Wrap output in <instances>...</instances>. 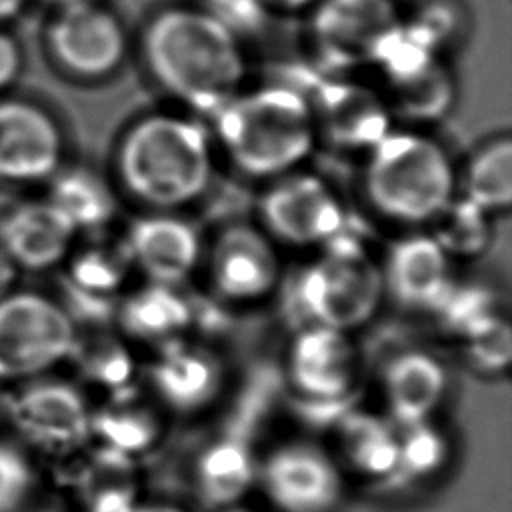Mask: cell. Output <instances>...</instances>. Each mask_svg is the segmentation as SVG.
<instances>
[{"label":"cell","mask_w":512,"mask_h":512,"mask_svg":"<svg viewBox=\"0 0 512 512\" xmlns=\"http://www.w3.org/2000/svg\"><path fill=\"white\" fill-rule=\"evenodd\" d=\"M140 50L150 78L200 114L220 110L246 78L240 36L204 8L160 10L148 20Z\"/></svg>","instance_id":"6da1fadb"},{"label":"cell","mask_w":512,"mask_h":512,"mask_svg":"<svg viewBox=\"0 0 512 512\" xmlns=\"http://www.w3.org/2000/svg\"><path fill=\"white\" fill-rule=\"evenodd\" d=\"M114 170L132 200L150 210L174 212L208 190L214 174L212 142L192 118L150 112L122 132Z\"/></svg>","instance_id":"7a4b0ae2"},{"label":"cell","mask_w":512,"mask_h":512,"mask_svg":"<svg viewBox=\"0 0 512 512\" xmlns=\"http://www.w3.org/2000/svg\"><path fill=\"white\" fill-rule=\"evenodd\" d=\"M212 120L224 156L248 178L274 180L298 170L318 142L306 92L288 84L240 90Z\"/></svg>","instance_id":"3957f363"},{"label":"cell","mask_w":512,"mask_h":512,"mask_svg":"<svg viewBox=\"0 0 512 512\" xmlns=\"http://www.w3.org/2000/svg\"><path fill=\"white\" fill-rule=\"evenodd\" d=\"M456 184L448 152L426 134L392 128L366 152L364 196L390 222L428 224L454 198Z\"/></svg>","instance_id":"277c9868"},{"label":"cell","mask_w":512,"mask_h":512,"mask_svg":"<svg viewBox=\"0 0 512 512\" xmlns=\"http://www.w3.org/2000/svg\"><path fill=\"white\" fill-rule=\"evenodd\" d=\"M382 268L356 240L336 236L302 270L296 300L308 324L354 332L368 324L384 300Z\"/></svg>","instance_id":"5b68a950"},{"label":"cell","mask_w":512,"mask_h":512,"mask_svg":"<svg viewBox=\"0 0 512 512\" xmlns=\"http://www.w3.org/2000/svg\"><path fill=\"white\" fill-rule=\"evenodd\" d=\"M72 316L54 300L20 292L0 298V378H32L70 358Z\"/></svg>","instance_id":"8992f818"},{"label":"cell","mask_w":512,"mask_h":512,"mask_svg":"<svg viewBox=\"0 0 512 512\" xmlns=\"http://www.w3.org/2000/svg\"><path fill=\"white\" fill-rule=\"evenodd\" d=\"M258 220L276 244L322 248L344 232L346 212L324 178L298 168L270 180L258 198Z\"/></svg>","instance_id":"52a82bcc"},{"label":"cell","mask_w":512,"mask_h":512,"mask_svg":"<svg viewBox=\"0 0 512 512\" xmlns=\"http://www.w3.org/2000/svg\"><path fill=\"white\" fill-rule=\"evenodd\" d=\"M286 376L290 388L310 406L342 404L360 376L352 332L306 324L288 346Z\"/></svg>","instance_id":"ba28073f"},{"label":"cell","mask_w":512,"mask_h":512,"mask_svg":"<svg viewBox=\"0 0 512 512\" xmlns=\"http://www.w3.org/2000/svg\"><path fill=\"white\" fill-rule=\"evenodd\" d=\"M48 44L56 62L84 80L112 76L128 54V34L118 16L92 0L62 6Z\"/></svg>","instance_id":"9c48e42d"},{"label":"cell","mask_w":512,"mask_h":512,"mask_svg":"<svg viewBox=\"0 0 512 512\" xmlns=\"http://www.w3.org/2000/svg\"><path fill=\"white\" fill-rule=\"evenodd\" d=\"M212 290L226 302L252 304L274 292L280 282L282 262L278 244L252 224L222 228L206 254Z\"/></svg>","instance_id":"30bf717a"},{"label":"cell","mask_w":512,"mask_h":512,"mask_svg":"<svg viewBox=\"0 0 512 512\" xmlns=\"http://www.w3.org/2000/svg\"><path fill=\"white\" fill-rule=\"evenodd\" d=\"M398 22L392 0H318L312 16L316 56L336 74L372 64Z\"/></svg>","instance_id":"8fae6325"},{"label":"cell","mask_w":512,"mask_h":512,"mask_svg":"<svg viewBox=\"0 0 512 512\" xmlns=\"http://www.w3.org/2000/svg\"><path fill=\"white\" fill-rule=\"evenodd\" d=\"M260 482L280 512H332L342 496L338 464L302 440L276 446L260 466Z\"/></svg>","instance_id":"7c38bea8"},{"label":"cell","mask_w":512,"mask_h":512,"mask_svg":"<svg viewBox=\"0 0 512 512\" xmlns=\"http://www.w3.org/2000/svg\"><path fill=\"white\" fill-rule=\"evenodd\" d=\"M318 138L348 152H368L392 130V114L382 94L348 78L320 82L306 94Z\"/></svg>","instance_id":"4fadbf2b"},{"label":"cell","mask_w":512,"mask_h":512,"mask_svg":"<svg viewBox=\"0 0 512 512\" xmlns=\"http://www.w3.org/2000/svg\"><path fill=\"white\" fill-rule=\"evenodd\" d=\"M122 246L132 268L146 282L168 286H178L190 278L204 256L196 226L174 212L158 210L132 220Z\"/></svg>","instance_id":"5bb4252c"},{"label":"cell","mask_w":512,"mask_h":512,"mask_svg":"<svg viewBox=\"0 0 512 512\" xmlns=\"http://www.w3.org/2000/svg\"><path fill=\"white\" fill-rule=\"evenodd\" d=\"M148 382L160 406L194 414L222 392L224 364L212 348L184 336L156 348L148 364Z\"/></svg>","instance_id":"9a60e30c"},{"label":"cell","mask_w":512,"mask_h":512,"mask_svg":"<svg viewBox=\"0 0 512 512\" xmlns=\"http://www.w3.org/2000/svg\"><path fill=\"white\" fill-rule=\"evenodd\" d=\"M64 138L56 120L40 106L0 102V178L38 182L60 170Z\"/></svg>","instance_id":"2e32d148"},{"label":"cell","mask_w":512,"mask_h":512,"mask_svg":"<svg viewBox=\"0 0 512 512\" xmlns=\"http://www.w3.org/2000/svg\"><path fill=\"white\" fill-rule=\"evenodd\" d=\"M14 422L34 444L72 450L92 436V408L68 382L36 380L12 404Z\"/></svg>","instance_id":"e0dca14e"},{"label":"cell","mask_w":512,"mask_h":512,"mask_svg":"<svg viewBox=\"0 0 512 512\" xmlns=\"http://www.w3.org/2000/svg\"><path fill=\"white\" fill-rule=\"evenodd\" d=\"M384 292L410 310H436L452 288V258L430 234L396 240L380 264Z\"/></svg>","instance_id":"ac0fdd59"},{"label":"cell","mask_w":512,"mask_h":512,"mask_svg":"<svg viewBox=\"0 0 512 512\" xmlns=\"http://www.w3.org/2000/svg\"><path fill=\"white\" fill-rule=\"evenodd\" d=\"M384 406L398 428L430 422L448 390V372L428 350L408 348L390 356L382 368Z\"/></svg>","instance_id":"d6986e66"},{"label":"cell","mask_w":512,"mask_h":512,"mask_svg":"<svg viewBox=\"0 0 512 512\" xmlns=\"http://www.w3.org/2000/svg\"><path fill=\"white\" fill-rule=\"evenodd\" d=\"M76 234L72 222L50 200L18 204L0 220V248L14 264L32 270L62 262Z\"/></svg>","instance_id":"ffe728a7"},{"label":"cell","mask_w":512,"mask_h":512,"mask_svg":"<svg viewBox=\"0 0 512 512\" xmlns=\"http://www.w3.org/2000/svg\"><path fill=\"white\" fill-rule=\"evenodd\" d=\"M116 318L128 340L158 348L184 338L194 312L176 286L146 282L144 286L122 294Z\"/></svg>","instance_id":"44dd1931"},{"label":"cell","mask_w":512,"mask_h":512,"mask_svg":"<svg viewBox=\"0 0 512 512\" xmlns=\"http://www.w3.org/2000/svg\"><path fill=\"white\" fill-rule=\"evenodd\" d=\"M108 394V400L92 410V436L102 446L132 458L148 452L162 436L160 408L134 386Z\"/></svg>","instance_id":"7402d4cb"},{"label":"cell","mask_w":512,"mask_h":512,"mask_svg":"<svg viewBox=\"0 0 512 512\" xmlns=\"http://www.w3.org/2000/svg\"><path fill=\"white\" fill-rule=\"evenodd\" d=\"M384 100L392 118L396 116L410 124L438 122L454 106L456 82L438 58L416 74L386 82Z\"/></svg>","instance_id":"603a6c76"},{"label":"cell","mask_w":512,"mask_h":512,"mask_svg":"<svg viewBox=\"0 0 512 512\" xmlns=\"http://www.w3.org/2000/svg\"><path fill=\"white\" fill-rule=\"evenodd\" d=\"M82 232L104 228L116 214L112 184L92 168H66L54 174L48 198Z\"/></svg>","instance_id":"cb8c5ba5"},{"label":"cell","mask_w":512,"mask_h":512,"mask_svg":"<svg viewBox=\"0 0 512 512\" xmlns=\"http://www.w3.org/2000/svg\"><path fill=\"white\" fill-rule=\"evenodd\" d=\"M340 450L354 472L366 478H394L398 466V430L372 414H350L340 424Z\"/></svg>","instance_id":"d4e9b609"},{"label":"cell","mask_w":512,"mask_h":512,"mask_svg":"<svg viewBox=\"0 0 512 512\" xmlns=\"http://www.w3.org/2000/svg\"><path fill=\"white\" fill-rule=\"evenodd\" d=\"M462 196L492 216L512 204V142L498 136L482 144L462 172Z\"/></svg>","instance_id":"484cf974"},{"label":"cell","mask_w":512,"mask_h":512,"mask_svg":"<svg viewBox=\"0 0 512 512\" xmlns=\"http://www.w3.org/2000/svg\"><path fill=\"white\" fill-rule=\"evenodd\" d=\"M428 224V234L452 260L480 256L492 240V214L462 194H454Z\"/></svg>","instance_id":"4316f807"},{"label":"cell","mask_w":512,"mask_h":512,"mask_svg":"<svg viewBox=\"0 0 512 512\" xmlns=\"http://www.w3.org/2000/svg\"><path fill=\"white\" fill-rule=\"evenodd\" d=\"M130 270L134 268L122 242L116 246H90L70 266V292L84 302L104 304L122 294Z\"/></svg>","instance_id":"83f0119b"},{"label":"cell","mask_w":512,"mask_h":512,"mask_svg":"<svg viewBox=\"0 0 512 512\" xmlns=\"http://www.w3.org/2000/svg\"><path fill=\"white\" fill-rule=\"evenodd\" d=\"M252 480V460L236 438L218 440L200 464V484L212 502L230 504L242 496Z\"/></svg>","instance_id":"f1b7e54d"},{"label":"cell","mask_w":512,"mask_h":512,"mask_svg":"<svg viewBox=\"0 0 512 512\" xmlns=\"http://www.w3.org/2000/svg\"><path fill=\"white\" fill-rule=\"evenodd\" d=\"M70 358H76L82 374L106 388L108 392L132 386L134 378V358L130 348L114 338L96 336L90 340H76Z\"/></svg>","instance_id":"f546056e"},{"label":"cell","mask_w":512,"mask_h":512,"mask_svg":"<svg viewBox=\"0 0 512 512\" xmlns=\"http://www.w3.org/2000/svg\"><path fill=\"white\" fill-rule=\"evenodd\" d=\"M466 362L480 374H500L512 360V332L506 314L494 310L474 324H470L460 336Z\"/></svg>","instance_id":"4dcf8cb0"},{"label":"cell","mask_w":512,"mask_h":512,"mask_svg":"<svg viewBox=\"0 0 512 512\" xmlns=\"http://www.w3.org/2000/svg\"><path fill=\"white\" fill-rule=\"evenodd\" d=\"M396 480H420L432 476L446 460V440L430 422L398 428Z\"/></svg>","instance_id":"1f68e13d"},{"label":"cell","mask_w":512,"mask_h":512,"mask_svg":"<svg viewBox=\"0 0 512 512\" xmlns=\"http://www.w3.org/2000/svg\"><path fill=\"white\" fill-rule=\"evenodd\" d=\"M32 466L22 450L0 442V512H16L30 496Z\"/></svg>","instance_id":"d6a6232c"},{"label":"cell","mask_w":512,"mask_h":512,"mask_svg":"<svg viewBox=\"0 0 512 512\" xmlns=\"http://www.w3.org/2000/svg\"><path fill=\"white\" fill-rule=\"evenodd\" d=\"M202 8L228 26L234 34L256 32L266 18L262 0H202Z\"/></svg>","instance_id":"836d02e7"},{"label":"cell","mask_w":512,"mask_h":512,"mask_svg":"<svg viewBox=\"0 0 512 512\" xmlns=\"http://www.w3.org/2000/svg\"><path fill=\"white\" fill-rule=\"evenodd\" d=\"M418 32H422L438 50L454 38L460 28L458 10L448 2H430L408 20Z\"/></svg>","instance_id":"e575fe53"},{"label":"cell","mask_w":512,"mask_h":512,"mask_svg":"<svg viewBox=\"0 0 512 512\" xmlns=\"http://www.w3.org/2000/svg\"><path fill=\"white\" fill-rule=\"evenodd\" d=\"M136 506L134 494L130 492H110L88 498V512H134Z\"/></svg>","instance_id":"d590c367"},{"label":"cell","mask_w":512,"mask_h":512,"mask_svg":"<svg viewBox=\"0 0 512 512\" xmlns=\"http://www.w3.org/2000/svg\"><path fill=\"white\" fill-rule=\"evenodd\" d=\"M20 70V50L16 42L0 32V88L10 84Z\"/></svg>","instance_id":"8d00e7d4"},{"label":"cell","mask_w":512,"mask_h":512,"mask_svg":"<svg viewBox=\"0 0 512 512\" xmlns=\"http://www.w3.org/2000/svg\"><path fill=\"white\" fill-rule=\"evenodd\" d=\"M14 274H16V264L0 248V298L4 294H8V290H10L12 282H14Z\"/></svg>","instance_id":"74e56055"},{"label":"cell","mask_w":512,"mask_h":512,"mask_svg":"<svg viewBox=\"0 0 512 512\" xmlns=\"http://www.w3.org/2000/svg\"><path fill=\"white\" fill-rule=\"evenodd\" d=\"M266 6L282 8V10H302L308 6H316L318 0H262Z\"/></svg>","instance_id":"f35d334b"},{"label":"cell","mask_w":512,"mask_h":512,"mask_svg":"<svg viewBox=\"0 0 512 512\" xmlns=\"http://www.w3.org/2000/svg\"><path fill=\"white\" fill-rule=\"evenodd\" d=\"M26 0H0V22L16 16Z\"/></svg>","instance_id":"ab89813d"},{"label":"cell","mask_w":512,"mask_h":512,"mask_svg":"<svg viewBox=\"0 0 512 512\" xmlns=\"http://www.w3.org/2000/svg\"><path fill=\"white\" fill-rule=\"evenodd\" d=\"M134 512H186L178 506H172V504H148V506H136Z\"/></svg>","instance_id":"60d3db41"},{"label":"cell","mask_w":512,"mask_h":512,"mask_svg":"<svg viewBox=\"0 0 512 512\" xmlns=\"http://www.w3.org/2000/svg\"><path fill=\"white\" fill-rule=\"evenodd\" d=\"M52 2H56L60 6H68V4H76V2H84V0H52Z\"/></svg>","instance_id":"b9f144b4"},{"label":"cell","mask_w":512,"mask_h":512,"mask_svg":"<svg viewBox=\"0 0 512 512\" xmlns=\"http://www.w3.org/2000/svg\"><path fill=\"white\" fill-rule=\"evenodd\" d=\"M228 512H252V510H246V508H232V510H228Z\"/></svg>","instance_id":"7bdbcfd3"}]
</instances>
